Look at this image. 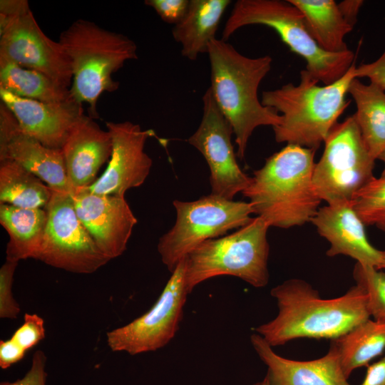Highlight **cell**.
<instances>
[{
    "mask_svg": "<svg viewBox=\"0 0 385 385\" xmlns=\"http://www.w3.org/2000/svg\"><path fill=\"white\" fill-rule=\"evenodd\" d=\"M355 67L354 63L340 79L324 86L302 70L298 85L288 83L264 91L262 105L281 115L280 123L272 128L275 140L317 150L350 103L345 96L355 78Z\"/></svg>",
    "mask_w": 385,
    "mask_h": 385,
    "instance_id": "277c9868",
    "label": "cell"
},
{
    "mask_svg": "<svg viewBox=\"0 0 385 385\" xmlns=\"http://www.w3.org/2000/svg\"><path fill=\"white\" fill-rule=\"evenodd\" d=\"M26 353L11 338L7 340H1L0 367L3 369L9 368L23 359Z\"/></svg>",
    "mask_w": 385,
    "mask_h": 385,
    "instance_id": "e575fe53",
    "label": "cell"
},
{
    "mask_svg": "<svg viewBox=\"0 0 385 385\" xmlns=\"http://www.w3.org/2000/svg\"><path fill=\"white\" fill-rule=\"evenodd\" d=\"M351 202L365 225L385 232V176L374 177L356 193Z\"/></svg>",
    "mask_w": 385,
    "mask_h": 385,
    "instance_id": "83f0119b",
    "label": "cell"
},
{
    "mask_svg": "<svg viewBox=\"0 0 385 385\" xmlns=\"http://www.w3.org/2000/svg\"><path fill=\"white\" fill-rule=\"evenodd\" d=\"M348 93L355 102L354 114L363 141L374 160L385 150V91L376 85L354 78Z\"/></svg>",
    "mask_w": 385,
    "mask_h": 385,
    "instance_id": "603a6c76",
    "label": "cell"
},
{
    "mask_svg": "<svg viewBox=\"0 0 385 385\" xmlns=\"http://www.w3.org/2000/svg\"><path fill=\"white\" fill-rule=\"evenodd\" d=\"M344 374L349 378L354 370L367 366L385 349V320L368 319L341 337L332 340Z\"/></svg>",
    "mask_w": 385,
    "mask_h": 385,
    "instance_id": "d4e9b609",
    "label": "cell"
},
{
    "mask_svg": "<svg viewBox=\"0 0 385 385\" xmlns=\"http://www.w3.org/2000/svg\"><path fill=\"white\" fill-rule=\"evenodd\" d=\"M189 0H146L145 4L152 7L161 19L174 25L185 16L189 6Z\"/></svg>",
    "mask_w": 385,
    "mask_h": 385,
    "instance_id": "1f68e13d",
    "label": "cell"
},
{
    "mask_svg": "<svg viewBox=\"0 0 385 385\" xmlns=\"http://www.w3.org/2000/svg\"><path fill=\"white\" fill-rule=\"evenodd\" d=\"M315 163L312 182L319 197L327 204L351 202L374 176L375 160L368 151L353 115L337 123Z\"/></svg>",
    "mask_w": 385,
    "mask_h": 385,
    "instance_id": "9c48e42d",
    "label": "cell"
},
{
    "mask_svg": "<svg viewBox=\"0 0 385 385\" xmlns=\"http://www.w3.org/2000/svg\"><path fill=\"white\" fill-rule=\"evenodd\" d=\"M58 42L71 63V96L88 104L95 115L98 98L118 89L113 73L138 58L137 46L128 36L85 19L75 21L61 34Z\"/></svg>",
    "mask_w": 385,
    "mask_h": 385,
    "instance_id": "5b68a950",
    "label": "cell"
},
{
    "mask_svg": "<svg viewBox=\"0 0 385 385\" xmlns=\"http://www.w3.org/2000/svg\"><path fill=\"white\" fill-rule=\"evenodd\" d=\"M378 160H381L384 163V168L381 173V176H385V150L380 155Z\"/></svg>",
    "mask_w": 385,
    "mask_h": 385,
    "instance_id": "f35d334b",
    "label": "cell"
},
{
    "mask_svg": "<svg viewBox=\"0 0 385 385\" xmlns=\"http://www.w3.org/2000/svg\"><path fill=\"white\" fill-rule=\"evenodd\" d=\"M0 223L9 236L6 260L18 262L29 258L36 260L47 223L46 209L0 204Z\"/></svg>",
    "mask_w": 385,
    "mask_h": 385,
    "instance_id": "7402d4cb",
    "label": "cell"
},
{
    "mask_svg": "<svg viewBox=\"0 0 385 385\" xmlns=\"http://www.w3.org/2000/svg\"><path fill=\"white\" fill-rule=\"evenodd\" d=\"M0 56L66 88L72 83L71 63L62 46L41 29L27 1H0Z\"/></svg>",
    "mask_w": 385,
    "mask_h": 385,
    "instance_id": "30bf717a",
    "label": "cell"
},
{
    "mask_svg": "<svg viewBox=\"0 0 385 385\" xmlns=\"http://www.w3.org/2000/svg\"><path fill=\"white\" fill-rule=\"evenodd\" d=\"M173 204L175 222L160 237L157 247L163 263L170 272L201 243L245 226L254 214L249 202L227 200L212 194L193 201L175 200Z\"/></svg>",
    "mask_w": 385,
    "mask_h": 385,
    "instance_id": "ba28073f",
    "label": "cell"
},
{
    "mask_svg": "<svg viewBox=\"0 0 385 385\" xmlns=\"http://www.w3.org/2000/svg\"><path fill=\"white\" fill-rule=\"evenodd\" d=\"M278 313L255 328L272 347L299 338L335 339L371 318L363 289L351 287L344 294L322 299L301 279H289L271 289Z\"/></svg>",
    "mask_w": 385,
    "mask_h": 385,
    "instance_id": "6da1fadb",
    "label": "cell"
},
{
    "mask_svg": "<svg viewBox=\"0 0 385 385\" xmlns=\"http://www.w3.org/2000/svg\"><path fill=\"white\" fill-rule=\"evenodd\" d=\"M303 14L312 38L324 50L341 53L349 50L345 36L353 29L333 0H288Z\"/></svg>",
    "mask_w": 385,
    "mask_h": 385,
    "instance_id": "cb8c5ba5",
    "label": "cell"
},
{
    "mask_svg": "<svg viewBox=\"0 0 385 385\" xmlns=\"http://www.w3.org/2000/svg\"><path fill=\"white\" fill-rule=\"evenodd\" d=\"M355 78H366L385 91V50L374 61L355 67Z\"/></svg>",
    "mask_w": 385,
    "mask_h": 385,
    "instance_id": "836d02e7",
    "label": "cell"
},
{
    "mask_svg": "<svg viewBox=\"0 0 385 385\" xmlns=\"http://www.w3.org/2000/svg\"><path fill=\"white\" fill-rule=\"evenodd\" d=\"M210 64V86L220 111L232 128L237 145V156L245 158L247 143L259 126L272 128L281 121V115L265 106L257 91L270 72L272 58L269 55L250 58L222 39L215 38L208 46Z\"/></svg>",
    "mask_w": 385,
    "mask_h": 385,
    "instance_id": "3957f363",
    "label": "cell"
},
{
    "mask_svg": "<svg viewBox=\"0 0 385 385\" xmlns=\"http://www.w3.org/2000/svg\"><path fill=\"white\" fill-rule=\"evenodd\" d=\"M356 285L366 292L371 318L385 320V272L375 267L356 263L353 270Z\"/></svg>",
    "mask_w": 385,
    "mask_h": 385,
    "instance_id": "f1b7e54d",
    "label": "cell"
},
{
    "mask_svg": "<svg viewBox=\"0 0 385 385\" xmlns=\"http://www.w3.org/2000/svg\"><path fill=\"white\" fill-rule=\"evenodd\" d=\"M316 150L287 144L255 170L242 192L254 214L270 227L290 228L311 222L322 200L314 188Z\"/></svg>",
    "mask_w": 385,
    "mask_h": 385,
    "instance_id": "7a4b0ae2",
    "label": "cell"
},
{
    "mask_svg": "<svg viewBox=\"0 0 385 385\" xmlns=\"http://www.w3.org/2000/svg\"><path fill=\"white\" fill-rule=\"evenodd\" d=\"M252 385H270L268 377L266 375L262 381L256 382Z\"/></svg>",
    "mask_w": 385,
    "mask_h": 385,
    "instance_id": "ab89813d",
    "label": "cell"
},
{
    "mask_svg": "<svg viewBox=\"0 0 385 385\" xmlns=\"http://www.w3.org/2000/svg\"><path fill=\"white\" fill-rule=\"evenodd\" d=\"M106 125L112 140L111 160L103 175L85 189L98 195L124 197L128 190L142 185L150 173L153 160L144 148L155 132L130 121H109Z\"/></svg>",
    "mask_w": 385,
    "mask_h": 385,
    "instance_id": "5bb4252c",
    "label": "cell"
},
{
    "mask_svg": "<svg viewBox=\"0 0 385 385\" xmlns=\"http://www.w3.org/2000/svg\"><path fill=\"white\" fill-rule=\"evenodd\" d=\"M46 364L45 353L37 350L33 355L30 369L22 378L14 381H2L0 385H46Z\"/></svg>",
    "mask_w": 385,
    "mask_h": 385,
    "instance_id": "d6a6232c",
    "label": "cell"
},
{
    "mask_svg": "<svg viewBox=\"0 0 385 385\" xmlns=\"http://www.w3.org/2000/svg\"><path fill=\"white\" fill-rule=\"evenodd\" d=\"M44 337L43 319L36 314L26 313L24 315L23 324L15 331L11 339L26 352Z\"/></svg>",
    "mask_w": 385,
    "mask_h": 385,
    "instance_id": "4dcf8cb0",
    "label": "cell"
},
{
    "mask_svg": "<svg viewBox=\"0 0 385 385\" xmlns=\"http://www.w3.org/2000/svg\"><path fill=\"white\" fill-rule=\"evenodd\" d=\"M251 344L267 367L270 385H351L342 370L339 354L330 344L326 355L310 361H295L276 354L258 334Z\"/></svg>",
    "mask_w": 385,
    "mask_h": 385,
    "instance_id": "d6986e66",
    "label": "cell"
},
{
    "mask_svg": "<svg viewBox=\"0 0 385 385\" xmlns=\"http://www.w3.org/2000/svg\"><path fill=\"white\" fill-rule=\"evenodd\" d=\"M230 0H190L184 18L172 29V35L181 45V54L190 61L207 53Z\"/></svg>",
    "mask_w": 385,
    "mask_h": 385,
    "instance_id": "44dd1931",
    "label": "cell"
},
{
    "mask_svg": "<svg viewBox=\"0 0 385 385\" xmlns=\"http://www.w3.org/2000/svg\"><path fill=\"white\" fill-rule=\"evenodd\" d=\"M249 25L274 29L292 51L305 60L307 73L324 85L340 79L354 63V53L349 49L341 53L322 49L309 32L302 12L288 0L237 1L221 39L227 41L238 29Z\"/></svg>",
    "mask_w": 385,
    "mask_h": 385,
    "instance_id": "8992f818",
    "label": "cell"
},
{
    "mask_svg": "<svg viewBox=\"0 0 385 385\" xmlns=\"http://www.w3.org/2000/svg\"><path fill=\"white\" fill-rule=\"evenodd\" d=\"M363 4L364 1L361 0H345L339 3L338 6L346 21L354 26Z\"/></svg>",
    "mask_w": 385,
    "mask_h": 385,
    "instance_id": "8d00e7d4",
    "label": "cell"
},
{
    "mask_svg": "<svg viewBox=\"0 0 385 385\" xmlns=\"http://www.w3.org/2000/svg\"><path fill=\"white\" fill-rule=\"evenodd\" d=\"M53 190L11 160L0 161V203L21 208L45 209Z\"/></svg>",
    "mask_w": 385,
    "mask_h": 385,
    "instance_id": "4316f807",
    "label": "cell"
},
{
    "mask_svg": "<svg viewBox=\"0 0 385 385\" xmlns=\"http://www.w3.org/2000/svg\"><path fill=\"white\" fill-rule=\"evenodd\" d=\"M0 97L21 130L51 148H63L72 127L84 114L82 104L73 98L46 103L22 98L1 88Z\"/></svg>",
    "mask_w": 385,
    "mask_h": 385,
    "instance_id": "e0dca14e",
    "label": "cell"
},
{
    "mask_svg": "<svg viewBox=\"0 0 385 385\" xmlns=\"http://www.w3.org/2000/svg\"><path fill=\"white\" fill-rule=\"evenodd\" d=\"M0 88L22 98L46 103H60L73 98L68 88L3 56H0Z\"/></svg>",
    "mask_w": 385,
    "mask_h": 385,
    "instance_id": "484cf974",
    "label": "cell"
},
{
    "mask_svg": "<svg viewBox=\"0 0 385 385\" xmlns=\"http://www.w3.org/2000/svg\"><path fill=\"white\" fill-rule=\"evenodd\" d=\"M47 223L36 260L77 274H91L110 260L78 218L70 193L53 190L45 208Z\"/></svg>",
    "mask_w": 385,
    "mask_h": 385,
    "instance_id": "8fae6325",
    "label": "cell"
},
{
    "mask_svg": "<svg viewBox=\"0 0 385 385\" xmlns=\"http://www.w3.org/2000/svg\"><path fill=\"white\" fill-rule=\"evenodd\" d=\"M311 222L318 233L330 244L327 256L342 255L362 265L378 268L381 250L368 240L365 225L351 202H334L319 207Z\"/></svg>",
    "mask_w": 385,
    "mask_h": 385,
    "instance_id": "ac0fdd59",
    "label": "cell"
},
{
    "mask_svg": "<svg viewBox=\"0 0 385 385\" xmlns=\"http://www.w3.org/2000/svg\"><path fill=\"white\" fill-rule=\"evenodd\" d=\"M11 160L53 190L71 192L61 149L51 148L24 133L12 114L0 105V161Z\"/></svg>",
    "mask_w": 385,
    "mask_h": 385,
    "instance_id": "2e32d148",
    "label": "cell"
},
{
    "mask_svg": "<svg viewBox=\"0 0 385 385\" xmlns=\"http://www.w3.org/2000/svg\"><path fill=\"white\" fill-rule=\"evenodd\" d=\"M270 225L257 216L235 232L206 240L184 259L188 293L207 279L230 275L250 285L264 287L269 282Z\"/></svg>",
    "mask_w": 385,
    "mask_h": 385,
    "instance_id": "52a82bcc",
    "label": "cell"
},
{
    "mask_svg": "<svg viewBox=\"0 0 385 385\" xmlns=\"http://www.w3.org/2000/svg\"><path fill=\"white\" fill-rule=\"evenodd\" d=\"M381 261L377 270L385 269V250H381Z\"/></svg>",
    "mask_w": 385,
    "mask_h": 385,
    "instance_id": "74e56055",
    "label": "cell"
},
{
    "mask_svg": "<svg viewBox=\"0 0 385 385\" xmlns=\"http://www.w3.org/2000/svg\"><path fill=\"white\" fill-rule=\"evenodd\" d=\"M233 134L232 126L218 108L209 87L202 96L200 123L188 142L207 163L211 194L227 200H233L250 181V176L237 163L232 143Z\"/></svg>",
    "mask_w": 385,
    "mask_h": 385,
    "instance_id": "4fadbf2b",
    "label": "cell"
},
{
    "mask_svg": "<svg viewBox=\"0 0 385 385\" xmlns=\"http://www.w3.org/2000/svg\"><path fill=\"white\" fill-rule=\"evenodd\" d=\"M360 385H385V355L367 366L365 378Z\"/></svg>",
    "mask_w": 385,
    "mask_h": 385,
    "instance_id": "d590c367",
    "label": "cell"
},
{
    "mask_svg": "<svg viewBox=\"0 0 385 385\" xmlns=\"http://www.w3.org/2000/svg\"><path fill=\"white\" fill-rule=\"evenodd\" d=\"M18 262L6 260L0 268V318L15 319L21 312L12 293L14 276Z\"/></svg>",
    "mask_w": 385,
    "mask_h": 385,
    "instance_id": "f546056e",
    "label": "cell"
},
{
    "mask_svg": "<svg viewBox=\"0 0 385 385\" xmlns=\"http://www.w3.org/2000/svg\"><path fill=\"white\" fill-rule=\"evenodd\" d=\"M61 150L73 192L96 182L98 170L111 157L112 140L107 130L83 114L72 127Z\"/></svg>",
    "mask_w": 385,
    "mask_h": 385,
    "instance_id": "ffe728a7",
    "label": "cell"
},
{
    "mask_svg": "<svg viewBox=\"0 0 385 385\" xmlns=\"http://www.w3.org/2000/svg\"><path fill=\"white\" fill-rule=\"evenodd\" d=\"M71 195L78 218L101 252L110 260L122 255L138 222L125 197L85 188Z\"/></svg>",
    "mask_w": 385,
    "mask_h": 385,
    "instance_id": "9a60e30c",
    "label": "cell"
},
{
    "mask_svg": "<svg viewBox=\"0 0 385 385\" xmlns=\"http://www.w3.org/2000/svg\"><path fill=\"white\" fill-rule=\"evenodd\" d=\"M184 259L171 272L158 299L148 312L106 333L111 350L136 355L161 349L174 338L189 294L185 282Z\"/></svg>",
    "mask_w": 385,
    "mask_h": 385,
    "instance_id": "7c38bea8",
    "label": "cell"
}]
</instances>
